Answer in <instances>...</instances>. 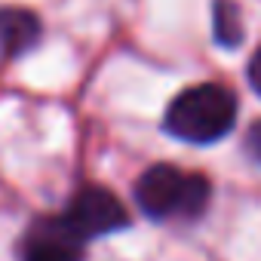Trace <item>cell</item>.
<instances>
[{
  "label": "cell",
  "instance_id": "6da1fadb",
  "mask_svg": "<svg viewBox=\"0 0 261 261\" xmlns=\"http://www.w3.org/2000/svg\"><path fill=\"white\" fill-rule=\"evenodd\" d=\"M233 120H237V98L218 83H197L172 98L163 126L178 142L209 145L230 133Z\"/></svg>",
  "mask_w": 261,
  "mask_h": 261
},
{
  "label": "cell",
  "instance_id": "7a4b0ae2",
  "mask_svg": "<svg viewBox=\"0 0 261 261\" xmlns=\"http://www.w3.org/2000/svg\"><path fill=\"white\" fill-rule=\"evenodd\" d=\"M139 209L148 218H197L209 206V181L197 172H181L175 166H151L136 181Z\"/></svg>",
  "mask_w": 261,
  "mask_h": 261
},
{
  "label": "cell",
  "instance_id": "3957f363",
  "mask_svg": "<svg viewBox=\"0 0 261 261\" xmlns=\"http://www.w3.org/2000/svg\"><path fill=\"white\" fill-rule=\"evenodd\" d=\"M65 221V227L77 237V240H95V237H108L114 230H123L129 224V212L123 209V203L105 191V188H83L74 194L71 206L59 215Z\"/></svg>",
  "mask_w": 261,
  "mask_h": 261
},
{
  "label": "cell",
  "instance_id": "277c9868",
  "mask_svg": "<svg viewBox=\"0 0 261 261\" xmlns=\"http://www.w3.org/2000/svg\"><path fill=\"white\" fill-rule=\"evenodd\" d=\"M22 261H83V240H77L62 218H43L25 233Z\"/></svg>",
  "mask_w": 261,
  "mask_h": 261
},
{
  "label": "cell",
  "instance_id": "5b68a950",
  "mask_svg": "<svg viewBox=\"0 0 261 261\" xmlns=\"http://www.w3.org/2000/svg\"><path fill=\"white\" fill-rule=\"evenodd\" d=\"M40 37V19L31 10L7 7L0 10V53L4 56H22L31 49Z\"/></svg>",
  "mask_w": 261,
  "mask_h": 261
},
{
  "label": "cell",
  "instance_id": "8992f818",
  "mask_svg": "<svg viewBox=\"0 0 261 261\" xmlns=\"http://www.w3.org/2000/svg\"><path fill=\"white\" fill-rule=\"evenodd\" d=\"M212 34L221 46H237L243 40V25H240V10L230 0H215L212 7Z\"/></svg>",
  "mask_w": 261,
  "mask_h": 261
},
{
  "label": "cell",
  "instance_id": "52a82bcc",
  "mask_svg": "<svg viewBox=\"0 0 261 261\" xmlns=\"http://www.w3.org/2000/svg\"><path fill=\"white\" fill-rule=\"evenodd\" d=\"M246 151H249L252 160L261 163V120L249 126V133H246Z\"/></svg>",
  "mask_w": 261,
  "mask_h": 261
},
{
  "label": "cell",
  "instance_id": "ba28073f",
  "mask_svg": "<svg viewBox=\"0 0 261 261\" xmlns=\"http://www.w3.org/2000/svg\"><path fill=\"white\" fill-rule=\"evenodd\" d=\"M249 83H252V89L261 95V49L252 56V62H249Z\"/></svg>",
  "mask_w": 261,
  "mask_h": 261
}]
</instances>
